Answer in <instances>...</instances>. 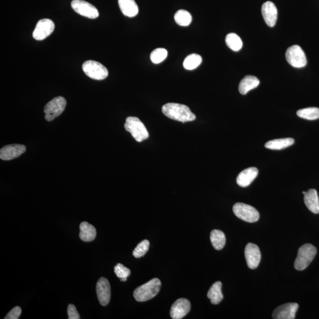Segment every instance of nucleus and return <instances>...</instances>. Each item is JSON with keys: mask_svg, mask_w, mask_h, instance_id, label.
<instances>
[{"mask_svg": "<svg viewBox=\"0 0 319 319\" xmlns=\"http://www.w3.org/2000/svg\"><path fill=\"white\" fill-rule=\"evenodd\" d=\"M162 112L166 117L182 122L193 121L196 119V115L190 108L182 104H166L163 106Z\"/></svg>", "mask_w": 319, "mask_h": 319, "instance_id": "obj_1", "label": "nucleus"}, {"mask_svg": "<svg viewBox=\"0 0 319 319\" xmlns=\"http://www.w3.org/2000/svg\"><path fill=\"white\" fill-rule=\"evenodd\" d=\"M161 281L159 279L153 278L134 291V298L139 302H146L153 299L161 291Z\"/></svg>", "mask_w": 319, "mask_h": 319, "instance_id": "obj_2", "label": "nucleus"}, {"mask_svg": "<svg viewBox=\"0 0 319 319\" xmlns=\"http://www.w3.org/2000/svg\"><path fill=\"white\" fill-rule=\"evenodd\" d=\"M316 253L317 249L313 245L306 244L301 246L295 262L296 269L299 271L305 270L312 262Z\"/></svg>", "mask_w": 319, "mask_h": 319, "instance_id": "obj_3", "label": "nucleus"}, {"mask_svg": "<svg viewBox=\"0 0 319 319\" xmlns=\"http://www.w3.org/2000/svg\"><path fill=\"white\" fill-rule=\"evenodd\" d=\"M124 128L126 131L131 133L133 137L137 142H142L149 137V134L146 126L137 117L126 118Z\"/></svg>", "mask_w": 319, "mask_h": 319, "instance_id": "obj_4", "label": "nucleus"}, {"mask_svg": "<svg viewBox=\"0 0 319 319\" xmlns=\"http://www.w3.org/2000/svg\"><path fill=\"white\" fill-rule=\"evenodd\" d=\"M233 212L238 218L245 222H256L260 218V213L256 208L243 203L235 204L233 206Z\"/></svg>", "mask_w": 319, "mask_h": 319, "instance_id": "obj_5", "label": "nucleus"}, {"mask_svg": "<svg viewBox=\"0 0 319 319\" xmlns=\"http://www.w3.org/2000/svg\"><path fill=\"white\" fill-rule=\"evenodd\" d=\"M82 70L88 77L99 81L106 79L108 76L107 69L97 61H85L82 65Z\"/></svg>", "mask_w": 319, "mask_h": 319, "instance_id": "obj_6", "label": "nucleus"}, {"mask_svg": "<svg viewBox=\"0 0 319 319\" xmlns=\"http://www.w3.org/2000/svg\"><path fill=\"white\" fill-rule=\"evenodd\" d=\"M67 106V101L62 97L54 98L47 104L44 108L45 119L52 121L64 111Z\"/></svg>", "mask_w": 319, "mask_h": 319, "instance_id": "obj_7", "label": "nucleus"}, {"mask_svg": "<svg viewBox=\"0 0 319 319\" xmlns=\"http://www.w3.org/2000/svg\"><path fill=\"white\" fill-rule=\"evenodd\" d=\"M288 62L294 68H302L307 65V58L303 49L299 45L290 47L285 52Z\"/></svg>", "mask_w": 319, "mask_h": 319, "instance_id": "obj_8", "label": "nucleus"}, {"mask_svg": "<svg viewBox=\"0 0 319 319\" xmlns=\"http://www.w3.org/2000/svg\"><path fill=\"white\" fill-rule=\"evenodd\" d=\"M71 6L75 12L83 17L94 19L99 16V10L96 7L83 0H73Z\"/></svg>", "mask_w": 319, "mask_h": 319, "instance_id": "obj_9", "label": "nucleus"}, {"mask_svg": "<svg viewBox=\"0 0 319 319\" xmlns=\"http://www.w3.org/2000/svg\"><path fill=\"white\" fill-rule=\"evenodd\" d=\"M54 27V23L51 20L45 19L39 20L33 32V38L37 41H42L52 34Z\"/></svg>", "mask_w": 319, "mask_h": 319, "instance_id": "obj_10", "label": "nucleus"}, {"mask_svg": "<svg viewBox=\"0 0 319 319\" xmlns=\"http://www.w3.org/2000/svg\"><path fill=\"white\" fill-rule=\"evenodd\" d=\"M298 309L299 304L296 303L282 304L274 310L273 317L274 319H295Z\"/></svg>", "mask_w": 319, "mask_h": 319, "instance_id": "obj_11", "label": "nucleus"}, {"mask_svg": "<svg viewBox=\"0 0 319 319\" xmlns=\"http://www.w3.org/2000/svg\"><path fill=\"white\" fill-rule=\"evenodd\" d=\"M245 257L250 269H256L258 267L262 257L259 246L252 243H249L245 249Z\"/></svg>", "mask_w": 319, "mask_h": 319, "instance_id": "obj_12", "label": "nucleus"}, {"mask_svg": "<svg viewBox=\"0 0 319 319\" xmlns=\"http://www.w3.org/2000/svg\"><path fill=\"white\" fill-rule=\"evenodd\" d=\"M26 151V146L22 144H10L2 148L0 150V158L3 161H11Z\"/></svg>", "mask_w": 319, "mask_h": 319, "instance_id": "obj_13", "label": "nucleus"}, {"mask_svg": "<svg viewBox=\"0 0 319 319\" xmlns=\"http://www.w3.org/2000/svg\"><path fill=\"white\" fill-rule=\"evenodd\" d=\"M97 294L101 305H108L111 299V286L107 278H101L97 282Z\"/></svg>", "mask_w": 319, "mask_h": 319, "instance_id": "obj_14", "label": "nucleus"}, {"mask_svg": "<svg viewBox=\"0 0 319 319\" xmlns=\"http://www.w3.org/2000/svg\"><path fill=\"white\" fill-rule=\"evenodd\" d=\"M191 305L189 300L181 298L173 303L170 309V316L173 319L183 318L190 310Z\"/></svg>", "mask_w": 319, "mask_h": 319, "instance_id": "obj_15", "label": "nucleus"}, {"mask_svg": "<svg viewBox=\"0 0 319 319\" xmlns=\"http://www.w3.org/2000/svg\"><path fill=\"white\" fill-rule=\"evenodd\" d=\"M263 19L268 26L273 27L276 24L278 11L276 6L273 2L264 3L262 7Z\"/></svg>", "mask_w": 319, "mask_h": 319, "instance_id": "obj_16", "label": "nucleus"}, {"mask_svg": "<svg viewBox=\"0 0 319 319\" xmlns=\"http://www.w3.org/2000/svg\"><path fill=\"white\" fill-rule=\"evenodd\" d=\"M259 170L256 168L246 169L239 174L237 183L242 187H248L258 176Z\"/></svg>", "mask_w": 319, "mask_h": 319, "instance_id": "obj_17", "label": "nucleus"}, {"mask_svg": "<svg viewBox=\"0 0 319 319\" xmlns=\"http://www.w3.org/2000/svg\"><path fill=\"white\" fill-rule=\"evenodd\" d=\"M304 201L307 208L315 214L319 213V198L316 190L310 189L304 195Z\"/></svg>", "mask_w": 319, "mask_h": 319, "instance_id": "obj_18", "label": "nucleus"}, {"mask_svg": "<svg viewBox=\"0 0 319 319\" xmlns=\"http://www.w3.org/2000/svg\"><path fill=\"white\" fill-rule=\"evenodd\" d=\"M119 9L124 16L135 17L139 13V7L134 0H118Z\"/></svg>", "mask_w": 319, "mask_h": 319, "instance_id": "obj_19", "label": "nucleus"}, {"mask_svg": "<svg viewBox=\"0 0 319 319\" xmlns=\"http://www.w3.org/2000/svg\"><path fill=\"white\" fill-rule=\"evenodd\" d=\"M259 84V79L257 77L251 75L246 76L239 83V91L242 95H246L250 90L256 88Z\"/></svg>", "mask_w": 319, "mask_h": 319, "instance_id": "obj_20", "label": "nucleus"}, {"mask_svg": "<svg viewBox=\"0 0 319 319\" xmlns=\"http://www.w3.org/2000/svg\"><path fill=\"white\" fill-rule=\"evenodd\" d=\"M97 236V230L92 225L87 222H83L80 225L79 237L84 242L94 240Z\"/></svg>", "mask_w": 319, "mask_h": 319, "instance_id": "obj_21", "label": "nucleus"}, {"mask_svg": "<svg viewBox=\"0 0 319 319\" xmlns=\"http://www.w3.org/2000/svg\"><path fill=\"white\" fill-rule=\"evenodd\" d=\"M294 143L295 140L292 138H285L268 141L265 144V147L270 150H280L292 146Z\"/></svg>", "mask_w": 319, "mask_h": 319, "instance_id": "obj_22", "label": "nucleus"}, {"mask_svg": "<svg viewBox=\"0 0 319 319\" xmlns=\"http://www.w3.org/2000/svg\"><path fill=\"white\" fill-rule=\"evenodd\" d=\"M222 282L217 281L215 282L208 292L207 296L211 300L213 304H217L222 300L224 296L222 293Z\"/></svg>", "mask_w": 319, "mask_h": 319, "instance_id": "obj_23", "label": "nucleus"}, {"mask_svg": "<svg viewBox=\"0 0 319 319\" xmlns=\"http://www.w3.org/2000/svg\"><path fill=\"white\" fill-rule=\"evenodd\" d=\"M210 239L213 248L216 250H221L226 245V237L222 231L213 230L210 235Z\"/></svg>", "mask_w": 319, "mask_h": 319, "instance_id": "obj_24", "label": "nucleus"}, {"mask_svg": "<svg viewBox=\"0 0 319 319\" xmlns=\"http://www.w3.org/2000/svg\"><path fill=\"white\" fill-rule=\"evenodd\" d=\"M297 115L300 118L307 119V120H316L319 118V108L310 107L302 109L297 111Z\"/></svg>", "mask_w": 319, "mask_h": 319, "instance_id": "obj_25", "label": "nucleus"}, {"mask_svg": "<svg viewBox=\"0 0 319 319\" xmlns=\"http://www.w3.org/2000/svg\"><path fill=\"white\" fill-rule=\"evenodd\" d=\"M226 42L228 48L233 51L238 52L242 49L243 43L241 39L233 33L226 36Z\"/></svg>", "mask_w": 319, "mask_h": 319, "instance_id": "obj_26", "label": "nucleus"}, {"mask_svg": "<svg viewBox=\"0 0 319 319\" xmlns=\"http://www.w3.org/2000/svg\"><path fill=\"white\" fill-rule=\"evenodd\" d=\"M202 58L198 54H191L187 56L183 61V67L187 70H194L200 65Z\"/></svg>", "mask_w": 319, "mask_h": 319, "instance_id": "obj_27", "label": "nucleus"}, {"mask_svg": "<svg viewBox=\"0 0 319 319\" xmlns=\"http://www.w3.org/2000/svg\"><path fill=\"white\" fill-rule=\"evenodd\" d=\"M175 20L179 26H188L192 23V16L187 11L180 10L175 14Z\"/></svg>", "mask_w": 319, "mask_h": 319, "instance_id": "obj_28", "label": "nucleus"}, {"mask_svg": "<svg viewBox=\"0 0 319 319\" xmlns=\"http://www.w3.org/2000/svg\"><path fill=\"white\" fill-rule=\"evenodd\" d=\"M168 55L167 50L163 48H158L153 50L150 54V59L154 64H158L166 59Z\"/></svg>", "mask_w": 319, "mask_h": 319, "instance_id": "obj_29", "label": "nucleus"}, {"mask_svg": "<svg viewBox=\"0 0 319 319\" xmlns=\"http://www.w3.org/2000/svg\"><path fill=\"white\" fill-rule=\"evenodd\" d=\"M150 247V242L145 239L137 245L133 252V255L135 258L139 259L146 254Z\"/></svg>", "mask_w": 319, "mask_h": 319, "instance_id": "obj_30", "label": "nucleus"}, {"mask_svg": "<svg viewBox=\"0 0 319 319\" xmlns=\"http://www.w3.org/2000/svg\"><path fill=\"white\" fill-rule=\"evenodd\" d=\"M114 272L117 276L120 278L121 281H126V278L131 274V271L120 263L117 264L115 266Z\"/></svg>", "mask_w": 319, "mask_h": 319, "instance_id": "obj_31", "label": "nucleus"}, {"mask_svg": "<svg viewBox=\"0 0 319 319\" xmlns=\"http://www.w3.org/2000/svg\"><path fill=\"white\" fill-rule=\"evenodd\" d=\"M21 313V308L19 306H16L12 310L10 311V312L7 314V316L5 317V319H18L20 316Z\"/></svg>", "mask_w": 319, "mask_h": 319, "instance_id": "obj_32", "label": "nucleus"}, {"mask_svg": "<svg viewBox=\"0 0 319 319\" xmlns=\"http://www.w3.org/2000/svg\"><path fill=\"white\" fill-rule=\"evenodd\" d=\"M68 314L69 319H79L80 316L76 307L74 304H69L68 307Z\"/></svg>", "mask_w": 319, "mask_h": 319, "instance_id": "obj_33", "label": "nucleus"}, {"mask_svg": "<svg viewBox=\"0 0 319 319\" xmlns=\"http://www.w3.org/2000/svg\"><path fill=\"white\" fill-rule=\"evenodd\" d=\"M303 195H305V194H306V192H304H304H303Z\"/></svg>", "mask_w": 319, "mask_h": 319, "instance_id": "obj_34", "label": "nucleus"}]
</instances>
